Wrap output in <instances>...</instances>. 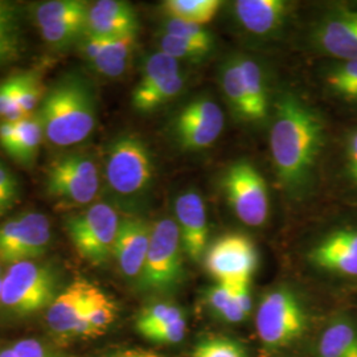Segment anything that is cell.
<instances>
[{"label":"cell","mask_w":357,"mask_h":357,"mask_svg":"<svg viewBox=\"0 0 357 357\" xmlns=\"http://www.w3.org/2000/svg\"><path fill=\"white\" fill-rule=\"evenodd\" d=\"M326 126L319 113L293 93L275 103L270 128V153L277 178L287 196L307 191L324 146Z\"/></svg>","instance_id":"obj_1"},{"label":"cell","mask_w":357,"mask_h":357,"mask_svg":"<svg viewBox=\"0 0 357 357\" xmlns=\"http://www.w3.org/2000/svg\"><path fill=\"white\" fill-rule=\"evenodd\" d=\"M38 116L52 144L73 146L85 141L96 126L93 96L79 79H66L48 93Z\"/></svg>","instance_id":"obj_2"},{"label":"cell","mask_w":357,"mask_h":357,"mask_svg":"<svg viewBox=\"0 0 357 357\" xmlns=\"http://www.w3.org/2000/svg\"><path fill=\"white\" fill-rule=\"evenodd\" d=\"M57 282L51 268L32 261L11 265L1 278L0 303L17 315H32L56 299Z\"/></svg>","instance_id":"obj_3"},{"label":"cell","mask_w":357,"mask_h":357,"mask_svg":"<svg viewBox=\"0 0 357 357\" xmlns=\"http://www.w3.org/2000/svg\"><path fill=\"white\" fill-rule=\"evenodd\" d=\"M306 311L289 287L266 294L258 307L257 331L268 349H281L298 340L306 330Z\"/></svg>","instance_id":"obj_4"},{"label":"cell","mask_w":357,"mask_h":357,"mask_svg":"<svg viewBox=\"0 0 357 357\" xmlns=\"http://www.w3.org/2000/svg\"><path fill=\"white\" fill-rule=\"evenodd\" d=\"M121 220L107 203L91 205L85 212L70 217L66 230L78 255L100 266L114 255Z\"/></svg>","instance_id":"obj_5"},{"label":"cell","mask_w":357,"mask_h":357,"mask_svg":"<svg viewBox=\"0 0 357 357\" xmlns=\"http://www.w3.org/2000/svg\"><path fill=\"white\" fill-rule=\"evenodd\" d=\"M183 252L176 221L163 218L155 222L142 271V286L153 291H168L178 286L183 277Z\"/></svg>","instance_id":"obj_6"},{"label":"cell","mask_w":357,"mask_h":357,"mask_svg":"<svg viewBox=\"0 0 357 357\" xmlns=\"http://www.w3.org/2000/svg\"><path fill=\"white\" fill-rule=\"evenodd\" d=\"M153 178V163L147 146L134 135L118 138L106 159V178L121 196H135L146 191Z\"/></svg>","instance_id":"obj_7"},{"label":"cell","mask_w":357,"mask_h":357,"mask_svg":"<svg viewBox=\"0 0 357 357\" xmlns=\"http://www.w3.org/2000/svg\"><path fill=\"white\" fill-rule=\"evenodd\" d=\"M224 191L237 218L248 227H262L268 217L270 197L266 180L248 160L228 168L224 176Z\"/></svg>","instance_id":"obj_8"},{"label":"cell","mask_w":357,"mask_h":357,"mask_svg":"<svg viewBox=\"0 0 357 357\" xmlns=\"http://www.w3.org/2000/svg\"><path fill=\"white\" fill-rule=\"evenodd\" d=\"M47 191L65 204H90L100 191L96 163L85 155H66L54 160L47 172Z\"/></svg>","instance_id":"obj_9"},{"label":"cell","mask_w":357,"mask_h":357,"mask_svg":"<svg viewBox=\"0 0 357 357\" xmlns=\"http://www.w3.org/2000/svg\"><path fill=\"white\" fill-rule=\"evenodd\" d=\"M51 224L43 213L26 212L0 225V262L15 265L45 255Z\"/></svg>","instance_id":"obj_10"},{"label":"cell","mask_w":357,"mask_h":357,"mask_svg":"<svg viewBox=\"0 0 357 357\" xmlns=\"http://www.w3.org/2000/svg\"><path fill=\"white\" fill-rule=\"evenodd\" d=\"M258 266V252L243 234H227L211 245L205 253V268L218 282H250Z\"/></svg>","instance_id":"obj_11"},{"label":"cell","mask_w":357,"mask_h":357,"mask_svg":"<svg viewBox=\"0 0 357 357\" xmlns=\"http://www.w3.org/2000/svg\"><path fill=\"white\" fill-rule=\"evenodd\" d=\"M225 128V115L209 97H199L187 103L175 119V134L185 150L199 151L211 147Z\"/></svg>","instance_id":"obj_12"},{"label":"cell","mask_w":357,"mask_h":357,"mask_svg":"<svg viewBox=\"0 0 357 357\" xmlns=\"http://www.w3.org/2000/svg\"><path fill=\"white\" fill-rule=\"evenodd\" d=\"M312 266L328 274L357 278V227L332 230L308 252Z\"/></svg>","instance_id":"obj_13"},{"label":"cell","mask_w":357,"mask_h":357,"mask_svg":"<svg viewBox=\"0 0 357 357\" xmlns=\"http://www.w3.org/2000/svg\"><path fill=\"white\" fill-rule=\"evenodd\" d=\"M175 216L184 253L199 262L208 249L209 227L204 200L199 192L180 193L175 202Z\"/></svg>","instance_id":"obj_14"},{"label":"cell","mask_w":357,"mask_h":357,"mask_svg":"<svg viewBox=\"0 0 357 357\" xmlns=\"http://www.w3.org/2000/svg\"><path fill=\"white\" fill-rule=\"evenodd\" d=\"M314 41L340 61L357 59V10L339 8L324 15L315 26Z\"/></svg>","instance_id":"obj_15"},{"label":"cell","mask_w":357,"mask_h":357,"mask_svg":"<svg viewBox=\"0 0 357 357\" xmlns=\"http://www.w3.org/2000/svg\"><path fill=\"white\" fill-rule=\"evenodd\" d=\"M93 287L94 284L90 282L77 280L57 295L48 307L47 324L59 340L68 342L75 339L77 326L86 319V310Z\"/></svg>","instance_id":"obj_16"},{"label":"cell","mask_w":357,"mask_h":357,"mask_svg":"<svg viewBox=\"0 0 357 357\" xmlns=\"http://www.w3.org/2000/svg\"><path fill=\"white\" fill-rule=\"evenodd\" d=\"M138 17L134 8L121 0H101L89 7L84 35L119 38L137 35Z\"/></svg>","instance_id":"obj_17"},{"label":"cell","mask_w":357,"mask_h":357,"mask_svg":"<svg viewBox=\"0 0 357 357\" xmlns=\"http://www.w3.org/2000/svg\"><path fill=\"white\" fill-rule=\"evenodd\" d=\"M150 225L141 218H126L121 221L114 257L118 266L128 278H141L151 240Z\"/></svg>","instance_id":"obj_18"},{"label":"cell","mask_w":357,"mask_h":357,"mask_svg":"<svg viewBox=\"0 0 357 357\" xmlns=\"http://www.w3.org/2000/svg\"><path fill=\"white\" fill-rule=\"evenodd\" d=\"M233 8L245 31L255 36H268L283 26L290 4L284 0H238Z\"/></svg>","instance_id":"obj_19"},{"label":"cell","mask_w":357,"mask_h":357,"mask_svg":"<svg viewBox=\"0 0 357 357\" xmlns=\"http://www.w3.org/2000/svg\"><path fill=\"white\" fill-rule=\"evenodd\" d=\"M248 102V122H261L268 114V90L261 65L253 57L237 54Z\"/></svg>","instance_id":"obj_20"},{"label":"cell","mask_w":357,"mask_h":357,"mask_svg":"<svg viewBox=\"0 0 357 357\" xmlns=\"http://www.w3.org/2000/svg\"><path fill=\"white\" fill-rule=\"evenodd\" d=\"M137 45V35L106 40L102 51L91 61L93 68L102 76H122L128 70L132 53Z\"/></svg>","instance_id":"obj_21"},{"label":"cell","mask_w":357,"mask_h":357,"mask_svg":"<svg viewBox=\"0 0 357 357\" xmlns=\"http://www.w3.org/2000/svg\"><path fill=\"white\" fill-rule=\"evenodd\" d=\"M319 357H357V328L339 318L328 324L318 344Z\"/></svg>","instance_id":"obj_22"},{"label":"cell","mask_w":357,"mask_h":357,"mask_svg":"<svg viewBox=\"0 0 357 357\" xmlns=\"http://www.w3.org/2000/svg\"><path fill=\"white\" fill-rule=\"evenodd\" d=\"M220 0H167L162 8L168 17L204 26L215 19Z\"/></svg>","instance_id":"obj_23"},{"label":"cell","mask_w":357,"mask_h":357,"mask_svg":"<svg viewBox=\"0 0 357 357\" xmlns=\"http://www.w3.org/2000/svg\"><path fill=\"white\" fill-rule=\"evenodd\" d=\"M15 128L16 144L13 158L23 165H32L44 135L41 119L38 115H26L15 122Z\"/></svg>","instance_id":"obj_24"},{"label":"cell","mask_w":357,"mask_h":357,"mask_svg":"<svg viewBox=\"0 0 357 357\" xmlns=\"http://www.w3.org/2000/svg\"><path fill=\"white\" fill-rule=\"evenodd\" d=\"M220 85L233 113L248 121V102L237 57H229L220 69Z\"/></svg>","instance_id":"obj_25"},{"label":"cell","mask_w":357,"mask_h":357,"mask_svg":"<svg viewBox=\"0 0 357 357\" xmlns=\"http://www.w3.org/2000/svg\"><path fill=\"white\" fill-rule=\"evenodd\" d=\"M185 86V76L180 72L162 84L153 86V89L135 93L132 91V106L139 113H151L160 106L176 98Z\"/></svg>","instance_id":"obj_26"},{"label":"cell","mask_w":357,"mask_h":357,"mask_svg":"<svg viewBox=\"0 0 357 357\" xmlns=\"http://www.w3.org/2000/svg\"><path fill=\"white\" fill-rule=\"evenodd\" d=\"M88 11V3L81 0H52L38 6L35 20L38 28H43L68 20L86 19Z\"/></svg>","instance_id":"obj_27"},{"label":"cell","mask_w":357,"mask_h":357,"mask_svg":"<svg viewBox=\"0 0 357 357\" xmlns=\"http://www.w3.org/2000/svg\"><path fill=\"white\" fill-rule=\"evenodd\" d=\"M180 73V65L178 60L168 56L163 52H156L151 54L143 66L141 81L135 86L134 91L141 93L146 90L153 89V86L162 84L171 77Z\"/></svg>","instance_id":"obj_28"},{"label":"cell","mask_w":357,"mask_h":357,"mask_svg":"<svg viewBox=\"0 0 357 357\" xmlns=\"http://www.w3.org/2000/svg\"><path fill=\"white\" fill-rule=\"evenodd\" d=\"M324 79L335 96L348 102H357V59L333 65Z\"/></svg>","instance_id":"obj_29"},{"label":"cell","mask_w":357,"mask_h":357,"mask_svg":"<svg viewBox=\"0 0 357 357\" xmlns=\"http://www.w3.org/2000/svg\"><path fill=\"white\" fill-rule=\"evenodd\" d=\"M183 317L184 314L178 307L169 303H156L153 306L146 307L142 311L135 323V327L141 336L144 337L150 332L159 330Z\"/></svg>","instance_id":"obj_30"},{"label":"cell","mask_w":357,"mask_h":357,"mask_svg":"<svg viewBox=\"0 0 357 357\" xmlns=\"http://www.w3.org/2000/svg\"><path fill=\"white\" fill-rule=\"evenodd\" d=\"M116 318V307L109 298V295L103 293L96 284L90 294L89 303L86 310V319L93 324L98 331H107V328L114 323Z\"/></svg>","instance_id":"obj_31"},{"label":"cell","mask_w":357,"mask_h":357,"mask_svg":"<svg viewBox=\"0 0 357 357\" xmlns=\"http://www.w3.org/2000/svg\"><path fill=\"white\" fill-rule=\"evenodd\" d=\"M160 52L174 57L175 60H190L200 61L213 50V45L195 43L184 38H175L165 33L160 38Z\"/></svg>","instance_id":"obj_32"},{"label":"cell","mask_w":357,"mask_h":357,"mask_svg":"<svg viewBox=\"0 0 357 357\" xmlns=\"http://www.w3.org/2000/svg\"><path fill=\"white\" fill-rule=\"evenodd\" d=\"M19 48L17 26L13 7L0 1V64L13 59Z\"/></svg>","instance_id":"obj_33"},{"label":"cell","mask_w":357,"mask_h":357,"mask_svg":"<svg viewBox=\"0 0 357 357\" xmlns=\"http://www.w3.org/2000/svg\"><path fill=\"white\" fill-rule=\"evenodd\" d=\"M86 19H75L56 23L51 26L40 28L44 41L53 48H63L69 45L75 38H78L85 31Z\"/></svg>","instance_id":"obj_34"},{"label":"cell","mask_w":357,"mask_h":357,"mask_svg":"<svg viewBox=\"0 0 357 357\" xmlns=\"http://www.w3.org/2000/svg\"><path fill=\"white\" fill-rule=\"evenodd\" d=\"M192 357H248L243 344L228 337H206L195 347Z\"/></svg>","instance_id":"obj_35"},{"label":"cell","mask_w":357,"mask_h":357,"mask_svg":"<svg viewBox=\"0 0 357 357\" xmlns=\"http://www.w3.org/2000/svg\"><path fill=\"white\" fill-rule=\"evenodd\" d=\"M13 82L15 96L20 110L26 116L31 115V113L38 107L41 96V88L38 78L31 73H26L13 77Z\"/></svg>","instance_id":"obj_36"},{"label":"cell","mask_w":357,"mask_h":357,"mask_svg":"<svg viewBox=\"0 0 357 357\" xmlns=\"http://www.w3.org/2000/svg\"><path fill=\"white\" fill-rule=\"evenodd\" d=\"M165 33L195 43L213 45V36L209 33L208 29H205L204 26H199L178 19H167L165 23Z\"/></svg>","instance_id":"obj_37"},{"label":"cell","mask_w":357,"mask_h":357,"mask_svg":"<svg viewBox=\"0 0 357 357\" xmlns=\"http://www.w3.org/2000/svg\"><path fill=\"white\" fill-rule=\"evenodd\" d=\"M23 116L26 115L20 110L15 96L13 77H10L6 81L0 82V119L16 122Z\"/></svg>","instance_id":"obj_38"},{"label":"cell","mask_w":357,"mask_h":357,"mask_svg":"<svg viewBox=\"0 0 357 357\" xmlns=\"http://www.w3.org/2000/svg\"><path fill=\"white\" fill-rule=\"evenodd\" d=\"M19 197V183L13 172L0 162V216L7 213Z\"/></svg>","instance_id":"obj_39"},{"label":"cell","mask_w":357,"mask_h":357,"mask_svg":"<svg viewBox=\"0 0 357 357\" xmlns=\"http://www.w3.org/2000/svg\"><path fill=\"white\" fill-rule=\"evenodd\" d=\"M185 333H187V321L183 317L159 330L150 332L149 335L144 336V339L159 344H178L185 337Z\"/></svg>","instance_id":"obj_40"},{"label":"cell","mask_w":357,"mask_h":357,"mask_svg":"<svg viewBox=\"0 0 357 357\" xmlns=\"http://www.w3.org/2000/svg\"><path fill=\"white\" fill-rule=\"evenodd\" d=\"M0 357H56L38 340L26 339L0 349Z\"/></svg>","instance_id":"obj_41"},{"label":"cell","mask_w":357,"mask_h":357,"mask_svg":"<svg viewBox=\"0 0 357 357\" xmlns=\"http://www.w3.org/2000/svg\"><path fill=\"white\" fill-rule=\"evenodd\" d=\"M233 296V286L225 282H217L206 293V303L209 308L220 317L222 310L229 303Z\"/></svg>","instance_id":"obj_42"},{"label":"cell","mask_w":357,"mask_h":357,"mask_svg":"<svg viewBox=\"0 0 357 357\" xmlns=\"http://www.w3.org/2000/svg\"><path fill=\"white\" fill-rule=\"evenodd\" d=\"M345 156H347V168H348L349 178H352V181L357 187V128L349 134L347 139Z\"/></svg>","instance_id":"obj_43"},{"label":"cell","mask_w":357,"mask_h":357,"mask_svg":"<svg viewBox=\"0 0 357 357\" xmlns=\"http://www.w3.org/2000/svg\"><path fill=\"white\" fill-rule=\"evenodd\" d=\"M16 144V128L15 122L1 121L0 122V146L13 156Z\"/></svg>","instance_id":"obj_44"},{"label":"cell","mask_w":357,"mask_h":357,"mask_svg":"<svg viewBox=\"0 0 357 357\" xmlns=\"http://www.w3.org/2000/svg\"><path fill=\"white\" fill-rule=\"evenodd\" d=\"M233 286V295L234 299L237 301L238 306L241 307L243 314L249 317L252 311V296H250V289H249V282H240L234 283Z\"/></svg>","instance_id":"obj_45"},{"label":"cell","mask_w":357,"mask_h":357,"mask_svg":"<svg viewBox=\"0 0 357 357\" xmlns=\"http://www.w3.org/2000/svg\"><path fill=\"white\" fill-rule=\"evenodd\" d=\"M110 357H162L159 354L153 351H144V349H126L122 352H118Z\"/></svg>","instance_id":"obj_46"},{"label":"cell","mask_w":357,"mask_h":357,"mask_svg":"<svg viewBox=\"0 0 357 357\" xmlns=\"http://www.w3.org/2000/svg\"><path fill=\"white\" fill-rule=\"evenodd\" d=\"M0 294H1V278H0Z\"/></svg>","instance_id":"obj_47"}]
</instances>
